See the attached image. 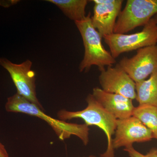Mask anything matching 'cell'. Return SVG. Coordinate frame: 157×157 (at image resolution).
Wrapping results in <instances>:
<instances>
[{
  "label": "cell",
  "mask_w": 157,
  "mask_h": 157,
  "mask_svg": "<svg viewBox=\"0 0 157 157\" xmlns=\"http://www.w3.org/2000/svg\"><path fill=\"white\" fill-rule=\"evenodd\" d=\"M5 108L7 112L20 113L43 120L52 128L60 140H64L74 135L78 137L84 145L89 143L90 128L87 125L71 123L54 118L17 93L8 98Z\"/></svg>",
  "instance_id": "obj_1"
},
{
  "label": "cell",
  "mask_w": 157,
  "mask_h": 157,
  "mask_svg": "<svg viewBox=\"0 0 157 157\" xmlns=\"http://www.w3.org/2000/svg\"><path fill=\"white\" fill-rule=\"evenodd\" d=\"M87 105L85 109L79 111H69L66 109L59 110L57 116L60 120H70L74 118L83 120L87 125L99 127L104 132L107 139V147L101 157H115L113 147L112 137L115 134L117 126L116 118L106 110L96 101L92 94L86 98Z\"/></svg>",
  "instance_id": "obj_2"
},
{
  "label": "cell",
  "mask_w": 157,
  "mask_h": 157,
  "mask_svg": "<svg viewBox=\"0 0 157 157\" xmlns=\"http://www.w3.org/2000/svg\"><path fill=\"white\" fill-rule=\"evenodd\" d=\"M74 22L81 34L85 49L83 58L79 66L80 72H87L93 66H97L101 71L105 67L112 66L116 63L103 46L102 37L92 23L90 13L84 19Z\"/></svg>",
  "instance_id": "obj_3"
},
{
  "label": "cell",
  "mask_w": 157,
  "mask_h": 157,
  "mask_svg": "<svg viewBox=\"0 0 157 157\" xmlns=\"http://www.w3.org/2000/svg\"><path fill=\"white\" fill-rule=\"evenodd\" d=\"M104 38L110 53L115 59L124 52L156 45L157 24L152 18L140 32L128 35L113 33Z\"/></svg>",
  "instance_id": "obj_4"
},
{
  "label": "cell",
  "mask_w": 157,
  "mask_h": 157,
  "mask_svg": "<svg viewBox=\"0 0 157 157\" xmlns=\"http://www.w3.org/2000/svg\"><path fill=\"white\" fill-rule=\"evenodd\" d=\"M157 14V0H128L116 22L114 33L125 34L146 25Z\"/></svg>",
  "instance_id": "obj_5"
},
{
  "label": "cell",
  "mask_w": 157,
  "mask_h": 157,
  "mask_svg": "<svg viewBox=\"0 0 157 157\" xmlns=\"http://www.w3.org/2000/svg\"><path fill=\"white\" fill-rule=\"evenodd\" d=\"M32 62L27 59L17 64L0 58V65L8 71L17 89V94L43 109L37 98L36 73L32 70Z\"/></svg>",
  "instance_id": "obj_6"
},
{
  "label": "cell",
  "mask_w": 157,
  "mask_h": 157,
  "mask_svg": "<svg viewBox=\"0 0 157 157\" xmlns=\"http://www.w3.org/2000/svg\"><path fill=\"white\" fill-rule=\"evenodd\" d=\"M118 64L135 82L145 80L157 71V45L138 49L134 56L123 58Z\"/></svg>",
  "instance_id": "obj_7"
},
{
  "label": "cell",
  "mask_w": 157,
  "mask_h": 157,
  "mask_svg": "<svg viewBox=\"0 0 157 157\" xmlns=\"http://www.w3.org/2000/svg\"><path fill=\"white\" fill-rule=\"evenodd\" d=\"M115 137L113 139V149L132 146L133 144L150 141L154 138L151 131L135 117L117 119Z\"/></svg>",
  "instance_id": "obj_8"
},
{
  "label": "cell",
  "mask_w": 157,
  "mask_h": 157,
  "mask_svg": "<svg viewBox=\"0 0 157 157\" xmlns=\"http://www.w3.org/2000/svg\"><path fill=\"white\" fill-rule=\"evenodd\" d=\"M100 71L99 82L103 90L132 100L136 99L135 82L118 64L115 67L109 66Z\"/></svg>",
  "instance_id": "obj_9"
},
{
  "label": "cell",
  "mask_w": 157,
  "mask_h": 157,
  "mask_svg": "<svg viewBox=\"0 0 157 157\" xmlns=\"http://www.w3.org/2000/svg\"><path fill=\"white\" fill-rule=\"evenodd\" d=\"M123 2L122 0H113L108 4H95L92 23L102 38L114 33Z\"/></svg>",
  "instance_id": "obj_10"
},
{
  "label": "cell",
  "mask_w": 157,
  "mask_h": 157,
  "mask_svg": "<svg viewBox=\"0 0 157 157\" xmlns=\"http://www.w3.org/2000/svg\"><path fill=\"white\" fill-rule=\"evenodd\" d=\"M92 94L101 106L117 119L132 116L135 107L131 99L117 94L106 92L99 87L93 89Z\"/></svg>",
  "instance_id": "obj_11"
},
{
  "label": "cell",
  "mask_w": 157,
  "mask_h": 157,
  "mask_svg": "<svg viewBox=\"0 0 157 157\" xmlns=\"http://www.w3.org/2000/svg\"><path fill=\"white\" fill-rule=\"evenodd\" d=\"M136 100L139 105L157 107V71L148 79L135 82Z\"/></svg>",
  "instance_id": "obj_12"
},
{
  "label": "cell",
  "mask_w": 157,
  "mask_h": 157,
  "mask_svg": "<svg viewBox=\"0 0 157 157\" xmlns=\"http://www.w3.org/2000/svg\"><path fill=\"white\" fill-rule=\"evenodd\" d=\"M60 9L66 16L74 21H81L86 17L87 0H48Z\"/></svg>",
  "instance_id": "obj_13"
},
{
  "label": "cell",
  "mask_w": 157,
  "mask_h": 157,
  "mask_svg": "<svg viewBox=\"0 0 157 157\" xmlns=\"http://www.w3.org/2000/svg\"><path fill=\"white\" fill-rule=\"evenodd\" d=\"M133 116L139 120L152 133L157 140V107L149 105H139L135 107Z\"/></svg>",
  "instance_id": "obj_14"
},
{
  "label": "cell",
  "mask_w": 157,
  "mask_h": 157,
  "mask_svg": "<svg viewBox=\"0 0 157 157\" xmlns=\"http://www.w3.org/2000/svg\"><path fill=\"white\" fill-rule=\"evenodd\" d=\"M124 151L128 154L130 157H157V149H151L146 155H143L137 151L133 145L125 147Z\"/></svg>",
  "instance_id": "obj_15"
},
{
  "label": "cell",
  "mask_w": 157,
  "mask_h": 157,
  "mask_svg": "<svg viewBox=\"0 0 157 157\" xmlns=\"http://www.w3.org/2000/svg\"><path fill=\"white\" fill-rule=\"evenodd\" d=\"M0 157H10L5 146L0 142Z\"/></svg>",
  "instance_id": "obj_16"
},
{
  "label": "cell",
  "mask_w": 157,
  "mask_h": 157,
  "mask_svg": "<svg viewBox=\"0 0 157 157\" xmlns=\"http://www.w3.org/2000/svg\"><path fill=\"white\" fill-rule=\"evenodd\" d=\"M153 18H154V19L155 20V22L156 23V24H157V14H156L153 17Z\"/></svg>",
  "instance_id": "obj_17"
},
{
  "label": "cell",
  "mask_w": 157,
  "mask_h": 157,
  "mask_svg": "<svg viewBox=\"0 0 157 157\" xmlns=\"http://www.w3.org/2000/svg\"><path fill=\"white\" fill-rule=\"evenodd\" d=\"M97 157L94 155H91L89 156L88 157Z\"/></svg>",
  "instance_id": "obj_18"
}]
</instances>
